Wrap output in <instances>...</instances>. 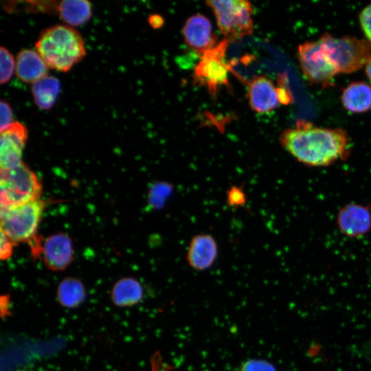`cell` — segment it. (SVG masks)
<instances>
[{
	"instance_id": "cell-18",
	"label": "cell",
	"mask_w": 371,
	"mask_h": 371,
	"mask_svg": "<svg viewBox=\"0 0 371 371\" xmlns=\"http://www.w3.org/2000/svg\"><path fill=\"white\" fill-rule=\"evenodd\" d=\"M87 298V291L80 280L74 277H67L58 284L56 300L65 308H76L81 306Z\"/></svg>"
},
{
	"instance_id": "cell-23",
	"label": "cell",
	"mask_w": 371,
	"mask_h": 371,
	"mask_svg": "<svg viewBox=\"0 0 371 371\" xmlns=\"http://www.w3.org/2000/svg\"><path fill=\"white\" fill-rule=\"evenodd\" d=\"M247 203L246 194L241 186H232L227 192V203L232 207H243Z\"/></svg>"
},
{
	"instance_id": "cell-12",
	"label": "cell",
	"mask_w": 371,
	"mask_h": 371,
	"mask_svg": "<svg viewBox=\"0 0 371 371\" xmlns=\"http://www.w3.org/2000/svg\"><path fill=\"white\" fill-rule=\"evenodd\" d=\"M182 34L186 43L201 56L216 46V37L211 22L201 14H194L187 19Z\"/></svg>"
},
{
	"instance_id": "cell-14",
	"label": "cell",
	"mask_w": 371,
	"mask_h": 371,
	"mask_svg": "<svg viewBox=\"0 0 371 371\" xmlns=\"http://www.w3.org/2000/svg\"><path fill=\"white\" fill-rule=\"evenodd\" d=\"M247 95L250 107L257 113H268L277 108L280 103L277 87L265 76L253 78L249 83Z\"/></svg>"
},
{
	"instance_id": "cell-26",
	"label": "cell",
	"mask_w": 371,
	"mask_h": 371,
	"mask_svg": "<svg viewBox=\"0 0 371 371\" xmlns=\"http://www.w3.org/2000/svg\"><path fill=\"white\" fill-rule=\"evenodd\" d=\"M359 22L361 29L371 45V4L366 6L359 14Z\"/></svg>"
},
{
	"instance_id": "cell-13",
	"label": "cell",
	"mask_w": 371,
	"mask_h": 371,
	"mask_svg": "<svg viewBox=\"0 0 371 371\" xmlns=\"http://www.w3.org/2000/svg\"><path fill=\"white\" fill-rule=\"evenodd\" d=\"M218 252V244L211 234H199L194 236L190 242L186 260L193 269L204 271L213 265Z\"/></svg>"
},
{
	"instance_id": "cell-2",
	"label": "cell",
	"mask_w": 371,
	"mask_h": 371,
	"mask_svg": "<svg viewBox=\"0 0 371 371\" xmlns=\"http://www.w3.org/2000/svg\"><path fill=\"white\" fill-rule=\"evenodd\" d=\"M35 47L48 68L66 72L86 54L84 40L74 27L57 24L43 30Z\"/></svg>"
},
{
	"instance_id": "cell-27",
	"label": "cell",
	"mask_w": 371,
	"mask_h": 371,
	"mask_svg": "<svg viewBox=\"0 0 371 371\" xmlns=\"http://www.w3.org/2000/svg\"><path fill=\"white\" fill-rule=\"evenodd\" d=\"M13 245L12 240L2 232H1L0 258L5 260L10 258L12 254Z\"/></svg>"
},
{
	"instance_id": "cell-15",
	"label": "cell",
	"mask_w": 371,
	"mask_h": 371,
	"mask_svg": "<svg viewBox=\"0 0 371 371\" xmlns=\"http://www.w3.org/2000/svg\"><path fill=\"white\" fill-rule=\"evenodd\" d=\"M47 68L36 50L23 49L16 56L15 73L23 82L33 84L47 76Z\"/></svg>"
},
{
	"instance_id": "cell-11",
	"label": "cell",
	"mask_w": 371,
	"mask_h": 371,
	"mask_svg": "<svg viewBox=\"0 0 371 371\" xmlns=\"http://www.w3.org/2000/svg\"><path fill=\"white\" fill-rule=\"evenodd\" d=\"M0 169L14 168L23 161V150L27 139V129L19 122H14L0 131Z\"/></svg>"
},
{
	"instance_id": "cell-10",
	"label": "cell",
	"mask_w": 371,
	"mask_h": 371,
	"mask_svg": "<svg viewBox=\"0 0 371 371\" xmlns=\"http://www.w3.org/2000/svg\"><path fill=\"white\" fill-rule=\"evenodd\" d=\"M73 257L72 241L67 234L58 232L43 239L38 258L49 270H65L73 260Z\"/></svg>"
},
{
	"instance_id": "cell-29",
	"label": "cell",
	"mask_w": 371,
	"mask_h": 371,
	"mask_svg": "<svg viewBox=\"0 0 371 371\" xmlns=\"http://www.w3.org/2000/svg\"><path fill=\"white\" fill-rule=\"evenodd\" d=\"M365 71L368 78L371 81V58L365 66Z\"/></svg>"
},
{
	"instance_id": "cell-3",
	"label": "cell",
	"mask_w": 371,
	"mask_h": 371,
	"mask_svg": "<svg viewBox=\"0 0 371 371\" xmlns=\"http://www.w3.org/2000/svg\"><path fill=\"white\" fill-rule=\"evenodd\" d=\"M46 203L41 198L12 207L1 208V232L14 244H30L38 236L37 229Z\"/></svg>"
},
{
	"instance_id": "cell-9",
	"label": "cell",
	"mask_w": 371,
	"mask_h": 371,
	"mask_svg": "<svg viewBox=\"0 0 371 371\" xmlns=\"http://www.w3.org/2000/svg\"><path fill=\"white\" fill-rule=\"evenodd\" d=\"M337 225L341 234L351 238H361L371 230L370 205L350 203L342 206L337 215Z\"/></svg>"
},
{
	"instance_id": "cell-25",
	"label": "cell",
	"mask_w": 371,
	"mask_h": 371,
	"mask_svg": "<svg viewBox=\"0 0 371 371\" xmlns=\"http://www.w3.org/2000/svg\"><path fill=\"white\" fill-rule=\"evenodd\" d=\"M0 131H2L14 122L13 121V114L10 105L3 99L0 102Z\"/></svg>"
},
{
	"instance_id": "cell-28",
	"label": "cell",
	"mask_w": 371,
	"mask_h": 371,
	"mask_svg": "<svg viewBox=\"0 0 371 371\" xmlns=\"http://www.w3.org/2000/svg\"><path fill=\"white\" fill-rule=\"evenodd\" d=\"M164 20L159 14H151L148 17V23L154 29L160 28L164 24Z\"/></svg>"
},
{
	"instance_id": "cell-20",
	"label": "cell",
	"mask_w": 371,
	"mask_h": 371,
	"mask_svg": "<svg viewBox=\"0 0 371 371\" xmlns=\"http://www.w3.org/2000/svg\"><path fill=\"white\" fill-rule=\"evenodd\" d=\"M60 83L54 76H46L34 82L31 91L37 106L47 110L54 104L60 93Z\"/></svg>"
},
{
	"instance_id": "cell-6",
	"label": "cell",
	"mask_w": 371,
	"mask_h": 371,
	"mask_svg": "<svg viewBox=\"0 0 371 371\" xmlns=\"http://www.w3.org/2000/svg\"><path fill=\"white\" fill-rule=\"evenodd\" d=\"M206 4L212 10L218 27L229 42H234L252 34L253 8L249 1L210 0Z\"/></svg>"
},
{
	"instance_id": "cell-24",
	"label": "cell",
	"mask_w": 371,
	"mask_h": 371,
	"mask_svg": "<svg viewBox=\"0 0 371 371\" xmlns=\"http://www.w3.org/2000/svg\"><path fill=\"white\" fill-rule=\"evenodd\" d=\"M240 371H276L275 367L262 359H249L243 363Z\"/></svg>"
},
{
	"instance_id": "cell-16",
	"label": "cell",
	"mask_w": 371,
	"mask_h": 371,
	"mask_svg": "<svg viewBox=\"0 0 371 371\" xmlns=\"http://www.w3.org/2000/svg\"><path fill=\"white\" fill-rule=\"evenodd\" d=\"M144 297V288L139 280L133 277H124L113 285L110 298L112 304L119 308L133 306Z\"/></svg>"
},
{
	"instance_id": "cell-1",
	"label": "cell",
	"mask_w": 371,
	"mask_h": 371,
	"mask_svg": "<svg viewBox=\"0 0 371 371\" xmlns=\"http://www.w3.org/2000/svg\"><path fill=\"white\" fill-rule=\"evenodd\" d=\"M280 144L297 161L308 167L330 166L346 159L351 142L347 132L339 128L318 127L299 121L295 128L285 129Z\"/></svg>"
},
{
	"instance_id": "cell-17",
	"label": "cell",
	"mask_w": 371,
	"mask_h": 371,
	"mask_svg": "<svg viewBox=\"0 0 371 371\" xmlns=\"http://www.w3.org/2000/svg\"><path fill=\"white\" fill-rule=\"evenodd\" d=\"M341 101L350 112L368 111L371 109V86L363 81L352 82L343 89Z\"/></svg>"
},
{
	"instance_id": "cell-21",
	"label": "cell",
	"mask_w": 371,
	"mask_h": 371,
	"mask_svg": "<svg viewBox=\"0 0 371 371\" xmlns=\"http://www.w3.org/2000/svg\"><path fill=\"white\" fill-rule=\"evenodd\" d=\"M174 192V186L168 181L155 182L150 187L148 194V203L155 210L164 207L168 199Z\"/></svg>"
},
{
	"instance_id": "cell-7",
	"label": "cell",
	"mask_w": 371,
	"mask_h": 371,
	"mask_svg": "<svg viewBox=\"0 0 371 371\" xmlns=\"http://www.w3.org/2000/svg\"><path fill=\"white\" fill-rule=\"evenodd\" d=\"M297 59L306 80L322 87L331 86L334 78L339 74L318 40L300 45Z\"/></svg>"
},
{
	"instance_id": "cell-5",
	"label": "cell",
	"mask_w": 371,
	"mask_h": 371,
	"mask_svg": "<svg viewBox=\"0 0 371 371\" xmlns=\"http://www.w3.org/2000/svg\"><path fill=\"white\" fill-rule=\"evenodd\" d=\"M318 41L339 73L357 71L371 58V45L367 40L324 33Z\"/></svg>"
},
{
	"instance_id": "cell-19",
	"label": "cell",
	"mask_w": 371,
	"mask_h": 371,
	"mask_svg": "<svg viewBox=\"0 0 371 371\" xmlns=\"http://www.w3.org/2000/svg\"><path fill=\"white\" fill-rule=\"evenodd\" d=\"M91 4L85 0L58 1L56 14L66 25L75 27L85 23L91 16Z\"/></svg>"
},
{
	"instance_id": "cell-8",
	"label": "cell",
	"mask_w": 371,
	"mask_h": 371,
	"mask_svg": "<svg viewBox=\"0 0 371 371\" xmlns=\"http://www.w3.org/2000/svg\"><path fill=\"white\" fill-rule=\"evenodd\" d=\"M228 43L225 38L213 49L203 53L194 68V81L206 86L213 97L216 96L218 88L228 84L229 66L225 60Z\"/></svg>"
},
{
	"instance_id": "cell-22",
	"label": "cell",
	"mask_w": 371,
	"mask_h": 371,
	"mask_svg": "<svg viewBox=\"0 0 371 371\" xmlns=\"http://www.w3.org/2000/svg\"><path fill=\"white\" fill-rule=\"evenodd\" d=\"M0 82L6 83L12 78L16 68V60L9 50L1 46L0 48Z\"/></svg>"
},
{
	"instance_id": "cell-4",
	"label": "cell",
	"mask_w": 371,
	"mask_h": 371,
	"mask_svg": "<svg viewBox=\"0 0 371 371\" xmlns=\"http://www.w3.org/2000/svg\"><path fill=\"white\" fill-rule=\"evenodd\" d=\"M42 185L35 172L24 162L1 170V208L17 206L41 198Z\"/></svg>"
}]
</instances>
